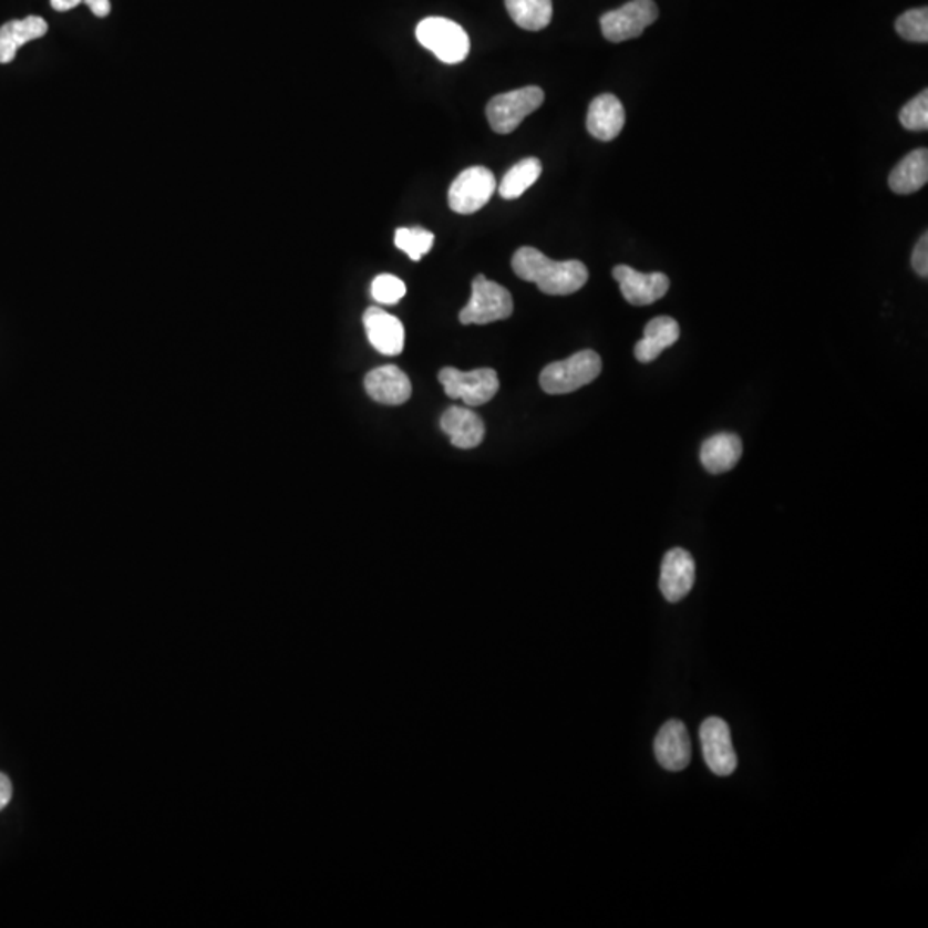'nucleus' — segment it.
Here are the masks:
<instances>
[{"mask_svg":"<svg viewBox=\"0 0 928 928\" xmlns=\"http://www.w3.org/2000/svg\"><path fill=\"white\" fill-rule=\"evenodd\" d=\"M511 265L519 279L534 282L545 295H573L584 288L588 280V269L584 261H554L532 246L519 248Z\"/></svg>","mask_w":928,"mask_h":928,"instance_id":"obj_1","label":"nucleus"},{"mask_svg":"<svg viewBox=\"0 0 928 928\" xmlns=\"http://www.w3.org/2000/svg\"><path fill=\"white\" fill-rule=\"evenodd\" d=\"M602 372V360L591 350L579 351L565 361H556L542 370L540 388L547 394L559 395L591 384Z\"/></svg>","mask_w":928,"mask_h":928,"instance_id":"obj_2","label":"nucleus"},{"mask_svg":"<svg viewBox=\"0 0 928 928\" xmlns=\"http://www.w3.org/2000/svg\"><path fill=\"white\" fill-rule=\"evenodd\" d=\"M513 310V296L506 288L485 276H476L473 279L472 298L461 310L460 322L463 326H487L497 320L509 319Z\"/></svg>","mask_w":928,"mask_h":928,"instance_id":"obj_3","label":"nucleus"},{"mask_svg":"<svg viewBox=\"0 0 928 928\" xmlns=\"http://www.w3.org/2000/svg\"><path fill=\"white\" fill-rule=\"evenodd\" d=\"M416 39L444 64H460L470 54L468 33L447 18L420 21Z\"/></svg>","mask_w":928,"mask_h":928,"instance_id":"obj_4","label":"nucleus"},{"mask_svg":"<svg viewBox=\"0 0 928 928\" xmlns=\"http://www.w3.org/2000/svg\"><path fill=\"white\" fill-rule=\"evenodd\" d=\"M544 90L525 86L494 96L487 105V120L492 130L499 135H509L532 112L544 104Z\"/></svg>","mask_w":928,"mask_h":928,"instance_id":"obj_5","label":"nucleus"},{"mask_svg":"<svg viewBox=\"0 0 928 928\" xmlns=\"http://www.w3.org/2000/svg\"><path fill=\"white\" fill-rule=\"evenodd\" d=\"M445 395L451 400H463L470 408L482 406L492 401L499 391V379L492 369H478L473 372H460L453 367L442 369L439 373Z\"/></svg>","mask_w":928,"mask_h":928,"instance_id":"obj_6","label":"nucleus"},{"mask_svg":"<svg viewBox=\"0 0 928 928\" xmlns=\"http://www.w3.org/2000/svg\"><path fill=\"white\" fill-rule=\"evenodd\" d=\"M659 18V8L653 0H631L622 8L606 12L600 18L604 37L609 42H626L638 39Z\"/></svg>","mask_w":928,"mask_h":928,"instance_id":"obj_7","label":"nucleus"},{"mask_svg":"<svg viewBox=\"0 0 928 928\" xmlns=\"http://www.w3.org/2000/svg\"><path fill=\"white\" fill-rule=\"evenodd\" d=\"M495 177L487 167L475 165L464 169L450 188V207L456 214L470 215L482 210L494 195Z\"/></svg>","mask_w":928,"mask_h":928,"instance_id":"obj_8","label":"nucleus"},{"mask_svg":"<svg viewBox=\"0 0 928 928\" xmlns=\"http://www.w3.org/2000/svg\"><path fill=\"white\" fill-rule=\"evenodd\" d=\"M700 741H702L703 759L710 771L721 777L736 771L738 756L725 721L719 718H709L703 721L700 725Z\"/></svg>","mask_w":928,"mask_h":928,"instance_id":"obj_9","label":"nucleus"},{"mask_svg":"<svg viewBox=\"0 0 928 928\" xmlns=\"http://www.w3.org/2000/svg\"><path fill=\"white\" fill-rule=\"evenodd\" d=\"M612 276L618 280L625 300L629 305H635V307H647V305L656 303L657 300L668 295L669 286H671V280L666 274H641L631 269L628 265L615 267Z\"/></svg>","mask_w":928,"mask_h":928,"instance_id":"obj_10","label":"nucleus"},{"mask_svg":"<svg viewBox=\"0 0 928 928\" xmlns=\"http://www.w3.org/2000/svg\"><path fill=\"white\" fill-rule=\"evenodd\" d=\"M694 578L697 568L693 556L688 550L676 547L666 554L660 569L659 587L668 602H681L693 588Z\"/></svg>","mask_w":928,"mask_h":928,"instance_id":"obj_11","label":"nucleus"},{"mask_svg":"<svg viewBox=\"0 0 928 928\" xmlns=\"http://www.w3.org/2000/svg\"><path fill=\"white\" fill-rule=\"evenodd\" d=\"M653 752L660 767L669 772H681L691 762V741L687 725L681 721L666 722L653 741Z\"/></svg>","mask_w":928,"mask_h":928,"instance_id":"obj_12","label":"nucleus"},{"mask_svg":"<svg viewBox=\"0 0 928 928\" xmlns=\"http://www.w3.org/2000/svg\"><path fill=\"white\" fill-rule=\"evenodd\" d=\"M364 332L370 344L385 357H395L404 348V327L394 315L370 307L363 315Z\"/></svg>","mask_w":928,"mask_h":928,"instance_id":"obj_13","label":"nucleus"},{"mask_svg":"<svg viewBox=\"0 0 928 928\" xmlns=\"http://www.w3.org/2000/svg\"><path fill=\"white\" fill-rule=\"evenodd\" d=\"M364 389L377 403L400 406L411 398L410 377L394 364H385L364 377Z\"/></svg>","mask_w":928,"mask_h":928,"instance_id":"obj_14","label":"nucleus"},{"mask_svg":"<svg viewBox=\"0 0 928 928\" xmlns=\"http://www.w3.org/2000/svg\"><path fill=\"white\" fill-rule=\"evenodd\" d=\"M626 114L621 101L612 93L597 96L588 109L587 130L600 142H612L625 127Z\"/></svg>","mask_w":928,"mask_h":928,"instance_id":"obj_15","label":"nucleus"},{"mask_svg":"<svg viewBox=\"0 0 928 928\" xmlns=\"http://www.w3.org/2000/svg\"><path fill=\"white\" fill-rule=\"evenodd\" d=\"M441 429L457 450L478 447L485 437L484 422L468 408L453 406L445 410L441 419Z\"/></svg>","mask_w":928,"mask_h":928,"instance_id":"obj_16","label":"nucleus"},{"mask_svg":"<svg viewBox=\"0 0 928 928\" xmlns=\"http://www.w3.org/2000/svg\"><path fill=\"white\" fill-rule=\"evenodd\" d=\"M49 24L40 16H27L23 20L9 21L0 27V64H11L21 47L33 40L43 39Z\"/></svg>","mask_w":928,"mask_h":928,"instance_id":"obj_17","label":"nucleus"},{"mask_svg":"<svg viewBox=\"0 0 928 928\" xmlns=\"http://www.w3.org/2000/svg\"><path fill=\"white\" fill-rule=\"evenodd\" d=\"M743 456V442L736 434H715L707 439L700 450L703 468L712 475H722L740 463Z\"/></svg>","mask_w":928,"mask_h":928,"instance_id":"obj_18","label":"nucleus"},{"mask_svg":"<svg viewBox=\"0 0 928 928\" xmlns=\"http://www.w3.org/2000/svg\"><path fill=\"white\" fill-rule=\"evenodd\" d=\"M678 339L679 323L671 317H657L645 326L643 339L635 346V357L641 363H650L669 346L676 344Z\"/></svg>","mask_w":928,"mask_h":928,"instance_id":"obj_19","label":"nucleus"},{"mask_svg":"<svg viewBox=\"0 0 928 928\" xmlns=\"http://www.w3.org/2000/svg\"><path fill=\"white\" fill-rule=\"evenodd\" d=\"M928 181V151L918 148L906 155L889 176V186L898 195H911L924 188Z\"/></svg>","mask_w":928,"mask_h":928,"instance_id":"obj_20","label":"nucleus"},{"mask_svg":"<svg viewBox=\"0 0 928 928\" xmlns=\"http://www.w3.org/2000/svg\"><path fill=\"white\" fill-rule=\"evenodd\" d=\"M511 20L528 31H540L553 21V0H506Z\"/></svg>","mask_w":928,"mask_h":928,"instance_id":"obj_21","label":"nucleus"},{"mask_svg":"<svg viewBox=\"0 0 928 928\" xmlns=\"http://www.w3.org/2000/svg\"><path fill=\"white\" fill-rule=\"evenodd\" d=\"M542 174V162L538 158H523L513 165L499 185V195L506 200H516L526 189L537 183Z\"/></svg>","mask_w":928,"mask_h":928,"instance_id":"obj_22","label":"nucleus"},{"mask_svg":"<svg viewBox=\"0 0 928 928\" xmlns=\"http://www.w3.org/2000/svg\"><path fill=\"white\" fill-rule=\"evenodd\" d=\"M434 241V235L422 227H401L395 230V246L414 261L422 260L432 250Z\"/></svg>","mask_w":928,"mask_h":928,"instance_id":"obj_23","label":"nucleus"},{"mask_svg":"<svg viewBox=\"0 0 928 928\" xmlns=\"http://www.w3.org/2000/svg\"><path fill=\"white\" fill-rule=\"evenodd\" d=\"M896 31L908 42H928V9H911L899 16Z\"/></svg>","mask_w":928,"mask_h":928,"instance_id":"obj_24","label":"nucleus"},{"mask_svg":"<svg viewBox=\"0 0 928 928\" xmlns=\"http://www.w3.org/2000/svg\"><path fill=\"white\" fill-rule=\"evenodd\" d=\"M372 298L380 305H395L403 300L406 295V286L400 277L391 274H382L375 277L372 282Z\"/></svg>","mask_w":928,"mask_h":928,"instance_id":"obj_25","label":"nucleus"},{"mask_svg":"<svg viewBox=\"0 0 928 928\" xmlns=\"http://www.w3.org/2000/svg\"><path fill=\"white\" fill-rule=\"evenodd\" d=\"M899 121L903 127L909 131L928 130V92L924 90L920 95L915 96L899 112Z\"/></svg>","mask_w":928,"mask_h":928,"instance_id":"obj_26","label":"nucleus"},{"mask_svg":"<svg viewBox=\"0 0 928 928\" xmlns=\"http://www.w3.org/2000/svg\"><path fill=\"white\" fill-rule=\"evenodd\" d=\"M80 4L89 6L96 18H107L112 11L111 0H51L52 9L58 12L71 11Z\"/></svg>","mask_w":928,"mask_h":928,"instance_id":"obj_27","label":"nucleus"},{"mask_svg":"<svg viewBox=\"0 0 928 928\" xmlns=\"http://www.w3.org/2000/svg\"><path fill=\"white\" fill-rule=\"evenodd\" d=\"M911 265H914L915 272L918 276L924 277L927 279L928 277V235L925 233L921 236L920 241L917 243L914 250V257H911Z\"/></svg>","mask_w":928,"mask_h":928,"instance_id":"obj_28","label":"nucleus"},{"mask_svg":"<svg viewBox=\"0 0 928 928\" xmlns=\"http://www.w3.org/2000/svg\"><path fill=\"white\" fill-rule=\"evenodd\" d=\"M12 798V784L8 775L0 772V810L6 808Z\"/></svg>","mask_w":928,"mask_h":928,"instance_id":"obj_29","label":"nucleus"}]
</instances>
